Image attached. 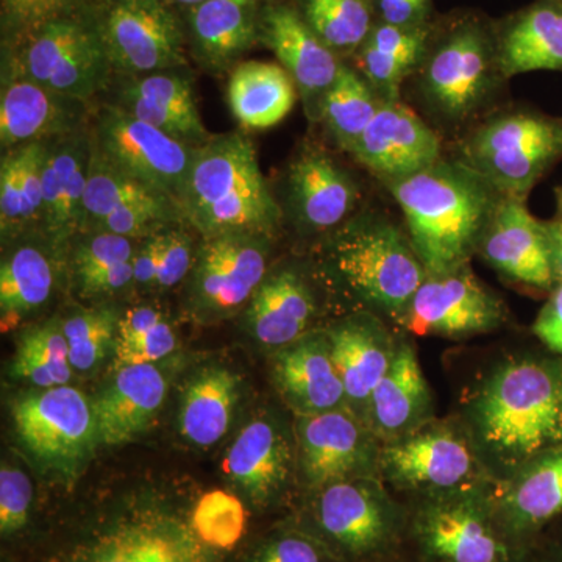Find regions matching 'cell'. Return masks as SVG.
Listing matches in <instances>:
<instances>
[{
  "label": "cell",
  "mask_w": 562,
  "mask_h": 562,
  "mask_svg": "<svg viewBox=\"0 0 562 562\" xmlns=\"http://www.w3.org/2000/svg\"><path fill=\"white\" fill-rule=\"evenodd\" d=\"M458 419L491 480L512 479L562 447V358L550 351L506 355L469 392Z\"/></svg>",
  "instance_id": "1"
},
{
  "label": "cell",
  "mask_w": 562,
  "mask_h": 562,
  "mask_svg": "<svg viewBox=\"0 0 562 562\" xmlns=\"http://www.w3.org/2000/svg\"><path fill=\"white\" fill-rule=\"evenodd\" d=\"M317 276L346 299L351 313H372L398 328L427 269L405 227L368 210L324 236Z\"/></svg>",
  "instance_id": "2"
},
{
  "label": "cell",
  "mask_w": 562,
  "mask_h": 562,
  "mask_svg": "<svg viewBox=\"0 0 562 562\" xmlns=\"http://www.w3.org/2000/svg\"><path fill=\"white\" fill-rule=\"evenodd\" d=\"M427 273L471 265L503 194L468 161L446 158L387 184Z\"/></svg>",
  "instance_id": "3"
},
{
  "label": "cell",
  "mask_w": 562,
  "mask_h": 562,
  "mask_svg": "<svg viewBox=\"0 0 562 562\" xmlns=\"http://www.w3.org/2000/svg\"><path fill=\"white\" fill-rule=\"evenodd\" d=\"M179 209L203 238L235 232L276 236L283 221L257 150L239 132L211 136L195 149Z\"/></svg>",
  "instance_id": "4"
},
{
  "label": "cell",
  "mask_w": 562,
  "mask_h": 562,
  "mask_svg": "<svg viewBox=\"0 0 562 562\" xmlns=\"http://www.w3.org/2000/svg\"><path fill=\"white\" fill-rule=\"evenodd\" d=\"M214 552L180 508L140 495L88 528L61 562H216Z\"/></svg>",
  "instance_id": "5"
},
{
  "label": "cell",
  "mask_w": 562,
  "mask_h": 562,
  "mask_svg": "<svg viewBox=\"0 0 562 562\" xmlns=\"http://www.w3.org/2000/svg\"><path fill=\"white\" fill-rule=\"evenodd\" d=\"M3 76L35 81L85 102L109 90L114 69L91 0L44 25L14 49L3 50Z\"/></svg>",
  "instance_id": "6"
},
{
  "label": "cell",
  "mask_w": 562,
  "mask_h": 562,
  "mask_svg": "<svg viewBox=\"0 0 562 562\" xmlns=\"http://www.w3.org/2000/svg\"><path fill=\"white\" fill-rule=\"evenodd\" d=\"M417 72L422 99L439 120L449 125L472 120L503 79L495 29L471 16L452 22L431 35Z\"/></svg>",
  "instance_id": "7"
},
{
  "label": "cell",
  "mask_w": 562,
  "mask_h": 562,
  "mask_svg": "<svg viewBox=\"0 0 562 562\" xmlns=\"http://www.w3.org/2000/svg\"><path fill=\"white\" fill-rule=\"evenodd\" d=\"M461 158L506 198L528 194L562 160V117L538 111L498 114L462 143Z\"/></svg>",
  "instance_id": "8"
},
{
  "label": "cell",
  "mask_w": 562,
  "mask_h": 562,
  "mask_svg": "<svg viewBox=\"0 0 562 562\" xmlns=\"http://www.w3.org/2000/svg\"><path fill=\"white\" fill-rule=\"evenodd\" d=\"M380 479L420 498L492 482L460 419H431L382 443Z\"/></svg>",
  "instance_id": "9"
},
{
  "label": "cell",
  "mask_w": 562,
  "mask_h": 562,
  "mask_svg": "<svg viewBox=\"0 0 562 562\" xmlns=\"http://www.w3.org/2000/svg\"><path fill=\"white\" fill-rule=\"evenodd\" d=\"M11 417L33 460L66 482L79 475L101 443L92 401L69 384L25 392L14 398Z\"/></svg>",
  "instance_id": "10"
},
{
  "label": "cell",
  "mask_w": 562,
  "mask_h": 562,
  "mask_svg": "<svg viewBox=\"0 0 562 562\" xmlns=\"http://www.w3.org/2000/svg\"><path fill=\"white\" fill-rule=\"evenodd\" d=\"M91 5L114 74L187 68L183 20L168 0H91Z\"/></svg>",
  "instance_id": "11"
},
{
  "label": "cell",
  "mask_w": 562,
  "mask_h": 562,
  "mask_svg": "<svg viewBox=\"0 0 562 562\" xmlns=\"http://www.w3.org/2000/svg\"><path fill=\"white\" fill-rule=\"evenodd\" d=\"M491 483L420 498L414 535L435 562H513Z\"/></svg>",
  "instance_id": "12"
},
{
  "label": "cell",
  "mask_w": 562,
  "mask_h": 562,
  "mask_svg": "<svg viewBox=\"0 0 562 562\" xmlns=\"http://www.w3.org/2000/svg\"><path fill=\"white\" fill-rule=\"evenodd\" d=\"M90 133L92 147L117 171L162 192L179 205L198 147L109 103L92 114Z\"/></svg>",
  "instance_id": "13"
},
{
  "label": "cell",
  "mask_w": 562,
  "mask_h": 562,
  "mask_svg": "<svg viewBox=\"0 0 562 562\" xmlns=\"http://www.w3.org/2000/svg\"><path fill=\"white\" fill-rule=\"evenodd\" d=\"M272 238L250 232L203 238L190 273L192 314L217 321L249 305L268 276Z\"/></svg>",
  "instance_id": "14"
},
{
  "label": "cell",
  "mask_w": 562,
  "mask_h": 562,
  "mask_svg": "<svg viewBox=\"0 0 562 562\" xmlns=\"http://www.w3.org/2000/svg\"><path fill=\"white\" fill-rule=\"evenodd\" d=\"M297 479L310 492L380 479L382 441L349 408L295 416Z\"/></svg>",
  "instance_id": "15"
},
{
  "label": "cell",
  "mask_w": 562,
  "mask_h": 562,
  "mask_svg": "<svg viewBox=\"0 0 562 562\" xmlns=\"http://www.w3.org/2000/svg\"><path fill=\"white\" fill-rule=\"evenodd\" d=\"M508 316L501 295L465 265L446 273H427L398 328L417 336L464 339L498 330Z\"/></svg>",
  "instance_id": "16"
},
{
  "label": "cell",
  "mask_w": 562,
  "mask_h": 562,
  "mask_svg": "<svg viewBox=\"0 0 562 562\" xmlns=\"http://www.w3.org/2000/svg\"><path fill=\"white\" fill-rule=\"evenodd\" d=\"M312 494V517L321 541L338 552L369 557L397 538L402 512L382 479L335 483Z\"/></svg>",
  "instance_id": "17"
},
{
  "label": "cell",
  "mask_w": 562,
  "mask_h": 562,
  "mask_svg": "<svg viewBox=\"0 0 562 562\" xmlns=\"http://www.w3.org/2000/svg\"><path fill=\"white\" fill-rule=\"evenodd\" d=\"M258 41L286 69L312 120H321L322 103L330 91L341 58L302 20L292 3L266 0L258 18Z\"/></svg>",
  "instance_id": "18"
},
{
  "label": "cell",
  "mask_w": 562,
  "mask_h": 562,
  "mask_svg": "<svg viewBox=\"0 0 562 562\" xmlns=\"http://www.w3.org/2000/svg\"><path fill=\"white\" fill-rule=\"evenodd\" d=\"M476 255L506 280L528 290L550 294L557 286L547 222L532 216L520 199L503 195Z\"/></svg>",
  "instance_id": "19"
},
{
  "label": "cell",
  "mask_w": 562,
  "mask_h": 562,
  "mask_svg": "<svg viewBox=\"0 0 562 562\" xmlns=\"http://www.w3.org/2000/svg\"><path fill=\"white\" fill-rule=\"evenodd\" d=\"M350 154L386 187L443 157L438 133L402 101L382 103Z\"/></svg>",
  "instance_id": "20"
},
{
  "label": "cell",
  "mask_w": 562,
  "mask_h": 562,
  "mask_svg": "<svg viewBox=\"0 0 562 562\" xmlns=\"http://www.w3.org/2000/svg\"><path fill=\"white\" fill-rule=\"evenodd\" d=\"M360 184L331 155L303 150L286 172V205L306 235L325 236L358 213Z\"/></svg>",
  "instance_id": "21"
},
{
  "label": "cell",
  "mask_w": 562,
  "mask_h": 562,
  "mask_svg": "<svg viewBox=\"0 0 562 562\" xmlns=\"http://www.w3.org/2000/svg\"><path fill=\"white\" fill-rule=\"evenodd\" d=\"M325 331L346 392L347 408L366 424L372 392L391 368L401 338L386 321L366 312L347 314Z\"/></svg>",
  "instance_id": "22"
},
{
  "label": "cell",
  "mask_w": 562,
  "mask_h": 562,
  "mask_svg": "<svg viewBox=\"0 0 562 562\" xmlns=\"http://www.w3.org/2000/svg\"><path fill=\"white\" fill-rule=\"evenodd\" d=\"M224 471L254 505L277 501L297 476L294 428L277 417H255L225 454Z\"/></svg>",
  "instance_id": "23"
},
{
  "label": "cell",
  "mask_w": 562,
  "mask_h": 562,
  "mask_svg": "<svg viewBox=\"0 0 562 562\" xmlns=\"http://www.w3.org/2000/svg\"><path fill=\"white\" fill-rule=\"evenodd\" d=\"M181 70L140 76L114 74L106 103L190 146H202L211 136L199 114L191 77Z\"/></svg>",
  "instance_id": "24"
},
{
  "label": "cell",
  "mask_w": 562,
  "mask_h": 562,
  "mask_svg": "<svg viewBox=\"0 0 562 562\" xmlns=\"http://www.w3.org/2000/svg\"><path fill=\"white\" fill-rule=\"evenodd\" d=\"M90 102L69 98L21 77H2L0 144L3 151L74 135L90 127Z\"/></svg>",
  "instance_id": "25"
},
{
  "label": "cell",
  "mask_w": 562,
  "mask_h": 562,
  "mask_svg": "<svg viewBox=\"0 0 562 562\" xmlns=\"http://www.w3.org/2000/svg\"><path fill=\"white\" fill-rule=\"evenodd\" d=\"M271 362L277 391L295 416L347 408L327 331L314 328L290 346L272 351Z\"/></svg>",
  "instance_id": "26"
},
{
  "label": "cell",
  "mask_w": 562,
  "mask_h": 562,
  "mask_svg": "<svg viewBox=\"0 0 562 562\" xmlns=\"http://www.w3.org/2000/svg\"><path fill=\"white\" fill-rule=\"evenodd\" d=\"M317 313L310 273L297 265H283L262 280L247 305L246 321L255 341L276 351L314 330Z\"/></svg>",
  "instance_id": "27"
},
{
  "label": "cell",
  "mask_w": 562,
  "mask_h": 562,
  "mask_svg": "<svg viewBox=\"0 0 562 562\" xmlns=\"http://www.w3.org/2000/svg\"><path fill=\"white\" fill-rule=\"evenodd\" d=\"M91 158L90 127L49 139L43 169V235L66 246L85 231V192Z\"/></svg>",
  "instance_id": "28"
},
{
  "label": "cell",
  "mask_w": 562,
  "mask_h": 562,
  "mask_svg": "<svg viewBox=\"0 0 562 562\" xmlns=\"http://www.w3.org/2000/svg\"><path fill=\"white\" fill-rule=\"evenodd\" d=\"M261 5L244 0H206L181 10L188 54L209 72L235 68L246 52L260 44Z\"/></svg>",
  "instance_id": "29"
},
{
  "label": "cell",
  "mask_w": 562,
  "mask_h": 562,
  "mask_svg": "<svg viewBox=\"0 0 562 562\" xmlns=\"http://www.w3.org/2000/svg\"><path fill=\"white\" fill-rule=\"evenodd\" d=\"M169 391L168 373L158 364L124 366L92 401L99 442L122 446L150 427Z\"/></svg>",
  "instance_id": "30"
},
{
  "label": "cell",
  "mask_w": 562,
  "mask_h": 562,
  "mask_svg": "<svg viewBox=\"0 0 562 562\" xmlns=\"http://www.w3.org/2000/svg\"><path fill=\"white\" fill-rule=\"evenodd\" d=\"M435 401L413 344L401 338L397 353L372 392L366 425L387 442L435 419Z\"/></svg>",
  "instance_id": "31"
},
{
  "label": "cell",
  "mask_w": 562,
  "mask_h": 562,
  "mask_svg": "<svg viewBox=\"0 0 562 562\" xmlns=\"http://www.w3.org/2000/svg\"><path fill=\"white\" fill-rule=\"evenodd\" d=\"M492 503L503 530L527 535L562 514V447L528 462L512 479L491 483Z\"/></svg>",
  "instance_id": "32"
},
{
  "label": "cell",
  "mask_w": 562,
  "mask_h": 562,
  "mask_svg": "<svg viewBox=\"0 0 562 562\" xmlns=\"http://www.w3.org/2000/svg\"><path fill=\"white\" fill-rule=\"evenodd\" d=\"M503 79L535 72H562V3L538 0L495 31Z\"/></svg>",
  "instance_id": "33"
},
{
  "label": "cell",
  "mask_w": 562,
  "mask_h": 562,
  "mask_svg": "<svg viewBox=\"0 0 562 562\" xmlns=\"http://www.w3.org/2000/svg\"><path fill=\"white\" fill-rule=\"evenodd\" d=\"M432 27H398L376 21L360 49L353 54V68L364 77L383 102L401 101L403 83L419 70Z\"/></svg>",
  "instance_id": "34"
},
{
  "label": "cell",
  "mask_w": 562,
  "mask_h": 562,
  "mask_svg": "<svg viewBox=\"0 0 562 562\" xmlns=\"http://www.w3.org/2000/svg\"><path fill=\"white\" fill-rule=\"evenodd\" d=\"M47 140L5 150L0 162V231L3 241L43 233V169Z\"/></svg>",
  "instance_id": "35"
},
{
  "label": "cell",
  "mask_w": 562,
  "mask_h": 562,
  "mask_svg": "<svg viewBox=\"0 0 562 562\" xmlns=\"http://www.w3.org/2000/svg\"><path fill=\"white\" fill-rule=\"evenodd\" d=\"M241 397L238 375L224 366H206L181 392L179 431L191 446L209 449L227 435Z\"/></svg>",
  "instance_id": "36"
},
{
  "label": "cell",
  "mask_w": 562,
  "mask_h": 562,
  "mask_svg": "<svg viewBox=\"0 0 562 562\" xmlns=\"http://www.w3.org/2000/svg\"><path fill=\"white\" fill-rule=\"evenodd\" d=\"M46 236V235H44ZM61 249L49 238L16 244L0 265V316L3 331L50 301L57 286V262L52 251Z\"/></svg>",
  "instance_id": "37"
},
{
  "label": "cell",
  "mask_w": 562,
  "mask_h": 562,
  "mask_svg": "<svg viewBox=\"0 0 562 562\" xmlns=\"http://www.w3.org/2000/svg\"><path fill=\"white\" fill-rule=\"evenodd\" d=\"M299 90L279 63L243 61L232 69L227 101L247 131L276 127L297 102Z\"/></svg>",
  "instance_id": "38"
},
{
  "label": "cell",
  "mask_w": 562,
  "mask_h": 562,
  "mask_svg": "<svg viewBox=\"0 0 562 562\" xmlns=\"http://www.w3.org/2000/svg\"><path fill=\"white\" fill-rule=\"evenodd\" d=\"M382 99L357 69L342 63L338 77L322 103L321 120L336 144L351 151L382 106Z\"/></svg>",
  "instance_id": "39"
},
{
  "label": "cell",
  "mask_w": 562,
  "mask_h": 562,
  "mask_svg": "<svg viewBox=\"0 0 562 562\" xmlns=\"http://www.w3.org/2000/svg\"><path fill=\"white\" fill-rule=\"evenodd\" d=\"M292 5L339 58L353 57L379 21L372 0H294Z\"/></svg>",
  "instance_id": "40"
},
{
  "label": "cell",
  "mask_w": 562,
  "mask_h": 562,
  "mask_svg": "<svg viewBox=\"0 0 562 562\" xmlns=\"http://www.w3.org/2000/svg\"><path fill=\"white\" fill-rule=\"evenodd\" d=\"M10 373L40 390L69 384L74 369L61 321H49L21 333Z\"/></svg>",
  "instance_id": "41"
},
{
  "label": "cell",
  "mask_w": 562,
  "mask_h": 562,
  "mask_svg": "<svg viewBox=\"0 0 562 562\" xmlns=\"http://www.w3.org/2000/svg\"><path fill=\"white\" fill-rule=\"evenodd\" d=\"M173 202L171 198L125 176L95 151L91 143L90 168L85 192V231L116 211L150 203ZM81 232V233H83Z\"/></svg>",
  "instance_id": "42"
},
{
  "label": "cell",
  "mask_w": 562,
  "mask_h": 562,
  "mask_svg": "<svg viewBox=\"0 0 562 562\" xmlns=\"http://www.w3.org/2000/svg\"><path fill=\"white\" fill-rule=\"evenodd\" d=\"M121 316L111 306L80 310L61 321L74 372L95 371L116 347Z\"/></svg>",
  "instance_id": "43"
},
{
  "label": "cell",
  "mask_w": 562,
  "mask_h": 562,
  "mask_svg": "<svg viewBox=\"0 0 562 562\" xmlns=\"http://www.w3.org/2000/svg\"><path fill=\"white\" fill-rule=\"evenodd\" d=\"M247 509L238 495L228 491L205 492L191 513L195 535L213 550H232L247 530Z\"/></svg>",
  "instance_id": "44"
},
{
  "label": "cell",
  "mask_w": 562,
  "mask_h": 562,
  "mask_svg": "<svg viewBox=\"0 0 562 562\" xmlns=\"http://www.w3.org/2000/svg\"><path fill=\"white\" fill-rule=\"evenodd\" d=\"M88 2L90 0H0L2 50L14 49L44 25L74 13Z\"/></svg>",
  "instance_id": "45"
},
{
  "label": "cell",
  "mask_w": 562,
  "mask_h": 562,
  "mask_svg": "<svg viewBox=\"0 0 562 562\" xmlns=\"http://www.w3.org/2000/svg\"><path fill=\"white\" fill-rule=\"evenodd\" d=\"M74 247L72 269L76 279L135 258V239L106 232H83Z\"/></svg>",
  "instance_id": "46"
},
{
  "label": "cell",
  "mask_w": 562,
  "mask_h": 562,
  "mask_svg": "<svg viewBox=\"0 0 562 562\" xmlns=\"http://www.w3.org/2000/svg\"><path fill=\"white\" fill-rule=\"evenodd\" d=\"M32 502L33 484L27 473L3 462L0 469V532L3 538L24 530Z\"/></svg>",
  "instance_id": "47"
},
{
  "label": "cell",
  "mask_w": 562,
  "mask_h": 562,
  "mask_svg": "<svg viewBox=\"0 0 562 562\" xmlns=\"http://www.w3.org/2000/svg\"><path fill=\"white\" fill-rule=\"evenodd\" d=\"M249 562H330V549L312 535L291 531L262 543Z\"/></svg>",
  "instance_id": "48"
},
{
  "label": "cell",
  "mask_w": 562,
  "mask_h": 562,
  "mask_svg": "<svg viewBox=\"0 0 562 562\" xmlns=\"http://www.w3.org/2000/svg\"><path fill=\"white\" fill-rule=\"evenodd\" d=\"M177 349V335L165 319L128 346L114 347L117 369L124 366L157 364Z\"/></svg>",
  "instance_id": "49"
},
{
  "label": "cell",
  "mask_w": 562,
  "mask_h": 562,
  "mask_svg": "<svg viewBox=\"0 0 562 562\" xmlns=\"http://www.w3.org/2000/svg\"><path fill=\"white\" fill-rule=\"evenodd\" d=\"M173 225L165 231L160 272L155 290H171L177 286L181 280L190 276L194 266V244L191 236Z\"/></svg>",
  "instance_id": "50"
},
{
  "label": "cell",
  "mask_w": 562,
  "mask_h": 562,
  "mask_svg": "<svg viewBox=\"0 0 562 562\" xmlns=\"http://www.w3.org/2000/svg\"><path fill=\"white\" fill-rule=\"evenodd\" d=\"M81 297H109L135 284L133 260L121 262L76 279Z\"/></svg>",
  "instance_id": "51"
},
{
  "label": "cell",
  "mask_w": 562,
  "mask_h": 562,
  "mask_svg": "<svg viewBox=\"0 0 562 562\" xmlns=\"http://www.w3.org/2000/svg\"><path fill=\"white\" fill-rule=\"evenodd\" d=\"M531 330L550 353L562 358V281L550 292Z\"/></svg>",
  "instance_id": "52"
},
{
  "label": "cell",
  "mask_w": 562,
  "mask_h": 562,
  "mask_svg": "<svg viewBox=\"0 0 562 562\" xmlns=\"http://www.w3.org/2000/svg\"><path fill=\"white\" fill-rule=\"evenodd\" d=\"M376 18L398 27L430 24L431 0H372Z\"/></svg>",
  "instance_id": "53"
},
{
  "label": "cell",
  "mask_w": 562,
  "mask_h": 562,
  "mask_svg": "<svg viewBox=\"0 0 562 562\" xmlns=\"http://www.w3.org/2000/svg\"><path fill=\"white\" fill-rule=\"evenodd\" d=\"M165 231L151 235L149 238H144L138 249H136L135 258H133L135 286L144 288V290H155L157 288Z\"/></svg>",
  "instance_id": "54"
},
{
  "label": "cell",
  "mask_w": 562,
  "mask_h": 562,
  "mask_svg": "<svg viewBox=\"0 0 562 562\" xmlns=\"http://www.w3.org/2000/svg\"><path fill=\"white\" fill-rule=\"evenodd\" d=\"M165 316L160 310L154 308V306H133L121 316L116 346H128V344L138 341L140 336L146 335Z\"/></svg>",
  "instance_id": "55"
},
{
  "label": "cell",
  "mask_w": 562,
  "mask_h": 562,
  "mask_svg": "<svg viewBox=\"0 0 562 562\" xmlns=\"http://www.w3.org/2000/svg\"><path fill=\"white\" fill-rule=\"evenodd\" d=\"M547 231H549L550 244H552L554 276L558 281H562V220L557 217L553 221H547Z\"/></svg>",
  "instance_id": "56"
},
{
  "label": "cell",
  "mask_w": 562,
  "mask_h": 562,
  "mask_svg": "<svg viewBox=\"0 0 562 562\" xmlns=\"http://www.w3.org/2000/svg\"><path fill=\"white\" fill-rule=\"evenodd\" d=\"M169 3L179 11L188 9V7L198 5V3L206 2V0H168ZM244 2L265 3L266 0H244Z\"/></svg>",
  "instance_id": "57"
},
{
  "label": "cell",
  "mask_w": 562,
  "mask_h": 562,
  "mask_svg": "<svg viewBox=\"0 0 562 562\" xmlns=\"http://www.w3.org/2000/svg\"><path fill=\"white\" fill-rule=\"evenodd\" d=\"M557 199H558V211H560V220H562V188L561 190L557 191Z\"/></svg>",
  "instance_id": "58"
},
{
  "label": "cell",
  "mask_w": 562,
  "mask_h": 562,
  "mask_svg": "<svg viewBox=\"0 0 562 562\" xmlns=\"http://www.w3.org/2000/svg\"><path fill=\"white\" fill-rule=\"evenodd\" d=\"M558 2L562 3V0H558Z\"/></svg>",
  "instance_id": "59"
}]
</instances>
